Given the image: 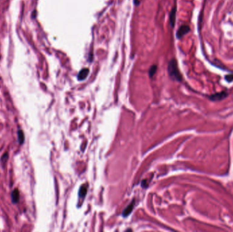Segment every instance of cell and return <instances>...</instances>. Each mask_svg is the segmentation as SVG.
Instances as JSON below:
<instances>
[{
    "label": "cell",
    "instance_id": "11",
    "mask_svg": "<svg viewBox=\"0 0 233 232\" xmlns=\"http://www.w3.org/2000/svg\"><path fill=\"white\" fill-rule=\"evenodd\" d=\"M225 80L228 82H231L233 81V74H228V75L225 76Z\"/></svg>",
    "mask_w": 233,
    "mask_h": 232
},
{
    "label": "cell",
    "instance_id": "8",
    "mask_svg": "<svg viewBox=\"0 0 233 232\" xmlns=\"http://www.w3.org/2000/svg\"><path fill=\"white\" fill-rule=\"evenodd\" d=\"M18 142H19L20 145H22L24 142V140H25V136H24V134H23V132L22 130H18Z\"/></svg>",
    "mask_w": 233,
    "mask_h": 232
},
{
    "label": "cell",
    "instance_id": "4",
    "mask_svg": "<svg viewBox=\"0 0 233 232\" xmlns=\"http://www.w3.org/2000/svg\"><path fill=\"white\" fill-rule=\"evenodd\" d=\"M176 8L174 7L171 10L169 15V21L170 24L172 27L175 26V20H176Z\"/></svg>",
    "mask_w": 233,
    "mask_h": 232
},
{
    "label": "cell",
    "instance_id": "3",
    "mask_svg": "<svg viewBox=\"0 0 233 232\" xmlns=\"http://www.w3.org/2000/svg\"><path fill=\"white\" fill-rule=\"evenodd\" d=\"M190 31V28L188 25H181L180 27L178 29L177 31H176V38L178 39H181L183 38V37L186 35L187 33H189Z\"/></svg>",
    "mask_w": 233,
    "mask_h": 232
},
{
    "label": "cell",
    "instance_id": "10",
    "mask_svg": "<svg viewBox=\"0 0 233 232\" xmlns=\"http://www.w3.org/2000/svg\"><path fill=\"white\" fill-rule=\"evenodd\" d=\"M156 71H157V66L155 65H152L151 67L150 68L149 70V76L151 77H151H153V76L154 75L155 73L156 72Z\"/></svg>",
    "mask_w": 233,
    "mask_h": 232
},
{
    "label": "cell",
    "instance_id": "1",
    "mask_svg": "<svg viewBox=\"0 0 233 232\" xmlns=\"http://www.w3.org/2000/svg\"><path fill=\"white\" fill-rule=\"evenodd\" d=\"M168 72L170 77L174 81H176L178 82H181L182 81V76L180 72H179L177 62L175 59H171L168 63Z\"/></svg>",
    "mask_w": 233,
    "mask_h": 232
},
{
    "label": "cell",
    "instance_id": "9",
    "mask_svg": "<svg viewBox=\"0 0 233 232\" xmlns=\"http://www.w3.org/2000/svg\"><path fill=\"white\" fill-rule=\"evenodd\" d=\"M87 193V186L86 185H83L81 189H80L79 191V196L80 197H84L85 195Z\"/></svg>",
    "mask_w": 233,
    "mask_h": 232
},
{
    "label": "cell",
    "instance_id": "12",
    "mask_svg": "<svg viewBox=\"0 0 233 232\" xmlns=\"http://www.w3.org/2000/svg\"><path fill=\"white\" fill-rule=\"evenodd\" d=\"M8 153L4 154V156L2 157V162H5V161H6V159H8Z\"/></svg>",
    "mask_w": 233,
    "mask_h": 232
},
{
    "label": "cell",
    "instance_id": "13",
    "mask_svg": "<svg viewBox=\"0 0 233 232\" xmlns=\"http://www.w3.org/2000/svg\"><path fill=\"white\" fill-rule=\"evenodd\" d=\"M134 4H135V5H136V6H137V5H138L139 4L138 0H134Z\"/></svg>",
    "mask_w": 233,
    "mask_h": 232
},
{
    "label": "cell",
    "instance_id": "7",
    "mask_svg": "<svg viewBox=\"0 0 233 232\" xmlns=\"http://www.w3.org/2000/svg\"><path fill=\"white\" fill-rule=\"evenodd\" d=\"M134 204H135V201L133 200L132 203H131L129 206H128L126 208H125L124 210V212H123V216L124 217H127L128 215H129L131 212H132V210H133V208L134 206Z\"/></svg>",
    "mask_w": 233,
    "mask_h": 232
},
{
    "label": "cell",
    "instance_id": "2",
    "mask_svg": "<svg viewBox=\"0 0 233 232\" xmlns=\"http://www.w3.org/2000/svg\"><path fill=\"white\" fill-rule=\"evenodd\" d=\"M228 93L225 91H223L215 93L214 94L210 95L208 97L212 102H220V101L226 99L228 97Z\"/></svg>",
    "mask_w": 233,
    "mask_h": 232
},
{
    "label": "cell",
    "instance_id": "6",
    "mask_svg": "<svg viewBox=\"0 0 233 232\" xmlns=\"http://www.w3.org/2000/svg\"><path fill=\"white\" fill-rule=\"evenodd\" d=\"M11 197H12V201L14 204L17 203V202L19 201L20 195H19V191H18V189H16L12 192Z\"/></svg>",
    "mask_w": 233,
    "mask_h": 232
},
{
    "label": "cell",
    "instance_id": "5",
    "mask_svg": "<svg viewBox=\"0 0 233 232\" xmlns=\"http://www.w3.org/2000/svg\"><path fill=\"white\" fill-rule=\"evenodd\" d=\"M89 70L88 68L83 69V70L80 71L79 75H78V79H79V81H83V80L87 78L88 74H89Z\"/></svg>",
    "mask_w": 233,
    "mask_h": 232
}]
</instances>
